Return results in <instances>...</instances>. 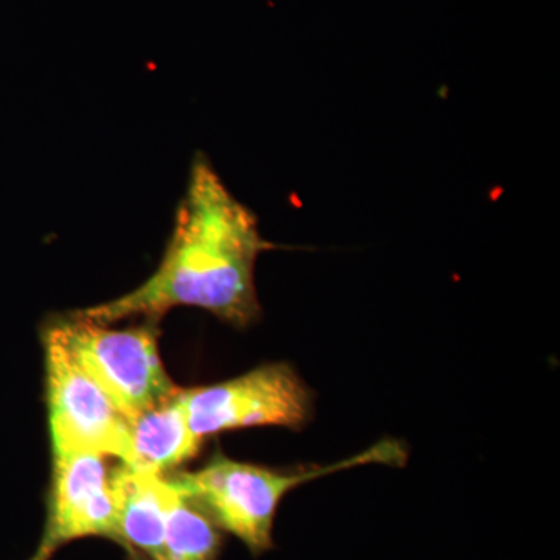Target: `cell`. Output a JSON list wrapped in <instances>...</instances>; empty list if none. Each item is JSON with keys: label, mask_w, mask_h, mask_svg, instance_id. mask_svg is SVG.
Masks as SVG:
<instances>
[{"label": "cell", "mask_w": 560, "mask_h": 560, "mask_svg": "<svg viewBox=\"0 0 560 560\" xmlns=\"http://www.w3.org/2000/svg\"><path fill=\"white\" fill-rule=\"evenodd\" d=\"M276 248L261 237L256 213L228 189L209 158L197 153L160 267L130 293L79 313L109 326L135 316L161 320L172 308L197 307L248 327L261 312L256 261Z\"/></svg>", "instance_id": "6da1fadb"}, {"label": "cell", "mask_w": 560, "mask_h": 560, "mask_svg": "<svg viewBox=\"0 0 560 560\" xmlns=\"http://www.w3.org/2000/svg\"><path fill=\"white\" fill-rule=\"evenodd\" d=\"M105 456L51 452L47 517L38 547L28 560H51L72 541L86 537L117 540V511Z\"/></svg>", "instance_id": "8992f818"}, {"label": "cell", "mask_w": 560, "mask_h": 560, "mask_svg": "<svg viewBox=\"0 0 560 560\" xmlns=\"http://www.w3.org/2000/svg\"><path fill=\"white\" fill-rule=\"evenodd\" d=\"M404 459V447L394 441H383L370 451L331 466L293 471L238 463L217 452L201 469L179 471L168 480L189 497L217 528L237 537L254 556H259L271 550L276 512L290 490L350 467L396 464Z\"/></svg>", "instance_id": "7a4b0ae2"}, {"label": "cell", "mask_w": 560, "mask_h": 560, "mask_svg": "<svg viewBox=\"0 0 560 560\" xmlns=\"http://www.w3.org/2000/svg\"><path fill=\"white\" fill-rule=\"evenodd\" d=\"M160 319L110 329L79 312L55 316L44 326L81 370L106 394L128 422L171 400L179 388L160 357Z\"/></svg>", "instance_id": "3957f363"}, {"label": "cell", "mask_w": 560, "mask_h": 560, "mask_svg": "<svg viewBox=\"0 0 560 560\" xmlns=\"http://www.w3.org/2000/svg\"><path fill=\"white\" fill-rule=\"evenodd\" d=\"M51 452L77 451L132 458L131 425L68 350L43 330Z\"/></svg>", "instance_id": "5b68a950"}, {"label": "cell", "mask_w": 560, "mask_h": 560, "mask_svg": "<svg viewBox=\"0 0 560 560\" xmlns=\"http://www.w3.org/2000/svg\"><path fill=\"white\" fill-rule=\"evenodd\" d=\"M191 430L210 434L248 427L301 429L311 419V389L287 363L264 364L232 381L180 389Z\"/></svg>", "instance_id": "277c9868"}, {"label": "cell", "mask_w": 560, "mask_h": 560, "mask_svg": "<svg viewBox=\"0 0 560 560\" xmlns=\"http://www.w3.org/2000/svg\"><path fill=\"white\" fill-rule=\"evenodd\" d=\"M117 511V540L130 560H164L167 478L131 467L109 474Z\"/></svg>", "instance_id": "52a82bcc"}, {"label": "cell", "mask_w": 560, "mask_h": 560, "mask_svg": "<svg viewBox=\"0 0 560 560\" xmlns=\"http://www.w3.org/2000/svg\"><path fill=\"white\" fill-rule=\"evenodd\" d=\"M167 478L164 560H217L220 529Z\"/></svg>", "instance_id": "9c48e42d"}, {"label": "cell", "mask_w": 560, "mask_h": 560, "mask_svg": "<svg viewBox=\"0 0 560 560\" xmlns=\"http://www.w3.org/2000/svg\"><path fill=\"white\" fill-rule=\"evenodd\" d=\"M180 390V389H179ZM179 390L171 400L131 422V469L165 475L200 452L202 438L191 430Z\"/></svg>", "instance_id": "ba28073f"}]
</instances>
